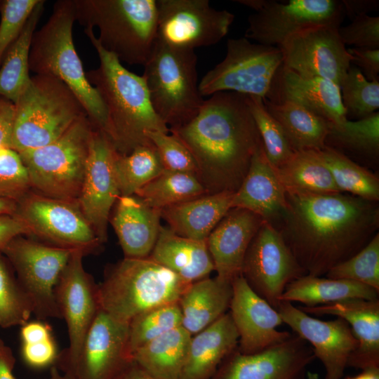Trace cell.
Instances as JSON below:
<instances>
[{"label":"cell","mask_w":379,"mask_h":379,"mask_svg":"<svg viewBox=\"0 0 379 379\" xmlns=\"http://www.w3.org/2000/svg\"><path fill=\"white\" fill-rule=\"evenodd\" d=\"M276 228L307 274L322 277L353 256L377 234L378 201L338 192L286 193Z\"/></svg>","instance_id":"1"},{"label":"cell","mask_w":379,"mask_h":379,"mask_svg":"<svg viewBox=\"0 0 379 379\" xmlns=\"http://www.w3.org/2000/svg\"><path fill=\"white\" fill-rule=\"evenodd\" d=\"M192 154L208 194L235 192L262 146L246 95L218 92L188 123L170 128Z\"/></svg>","instance_id":"2"},{"label":"cell","mask_w":379,"mask_h":379,"mask_svg":"<svg viewBox=\"0 0 379 379\" xmlns=\"http://www.w3.org/2000/svg\"><path fill=\"white\" fill-rule=\"evenodd\" d=\"M99 57L98 67L86 72L88 82L99 94L106 109L107 135L120 154L150 142L148 131L169 132L154 112L145 77L127 69L99 44L92 29H84Z\"/></svg>","instance_id":"3"},{"label":"cell","mask_w":379,"mask_h":379,"mask_svg":"<svg viewBox=\"0 0 379 379\" xmlns=\"http://www.w3.org/2000/svg\"><path fill=\"white\" fill-rule=\"evenodd\" d=\"M75 21L74 0H59L54 4L48 20L33 34L29 72L50 74L62 81L79 99L93 125L107 134L106 109L97 91L88 82L74 45Z\"/></svg>","instance_id":"4"},{"label":"cell","mask_w":379,"mask_h":379,"mask_svg":"<svg viewBox=\"0 0 379 379\" xmlns=\"http://www.w3.org/2000/svg\"><path fill=\"white\" fill-rule=\"evenodd\" d=\"M76 21L99 30L100 46L121 62L143 65L157 41V0H74Z\"/></svg>","instance_id":"5"},{"label":"cell","mask_w":379,"mask_h":379,"mask_svg":"<svg viewBox=\"0 0 379 379\" xmlns=\"http://www.w3.org/2000/svg\"><path fill=\"white\" fill-rule=\"evenodd\" d=\"M190 284L149 257L124 258L98 286L99 307L115 320L129 324L148 310L178 302Z\"/></svg>","instance_id":"6"},{"label":"cell","mask_w":379,"mask_h":379,"mask_svg":"<svg viewBox=\"0 0 379 379\" xmlns=\"http://www.w3.org/2000/svg\"><path fill=\"white\" fill-rule=\"evenodd\" d=\"M15 109L12 149L17 152L50 144L87 115L72 90L50 74L32 76Z\"/></svg>","instance_id":"7"},{"label":"cell","mask_w":379,"mask_h":379,"mask_svg":"<svg viewBox=\"0 0 379 379\" xmlns=\"http://www.w3.org/2000/svg\"><path fill=\"white\" fill-rule=\"evenodd\" d=\"M95 128L85 115L50 144L18 152L27 168L32 190L78 202Z\"/></svg>","instance_id":"8"},{"label":"cell","mask_w":379,"mask_h":379,"mask_svg":"<svg viewBox=\"0 0 379 379\" xmlns=\"http://www.w3.org/2000/svg\"><path fill=\"white\" fill-rule=\"evenodd\" d=\"M197 64L194 51L171 48L157 40L144 65L151 104L169 129L190 121L204 103Z\"/></svg>","instance_id":"9"},{"label":"cell","mask_w":379,"mask_h":379,"mask_svg":"<svg viewBox=\"0 0 379 379\" xmlns=\"http://www.w3.org/2000/svg\"><path fill=\"white\" fill-rule=\"evenodd\" d=\"M18 236L1 251L39 320L62 319L55 287L73 250Z\"/></svg>","instance_id":"10"},{"label":"cell","mask_w":379,"mask_h":379,"mask_svg":"<svg viewBox=\"0 0 379 379\" xmlns=\"http://www.w3.org/2000/svg\"><path fill=\"white\" fill-rule=\"evenodd\" d=\"M283 57L276 46L251 42L244 37L230 39L225 58L199 83L202 96L230 91L265 98Z\"/></svg>","instance_id":"11"},{"label":"cell","mask_w":379,"mask_h":379,"mask_svg":"<svg viewBox=\"0 0 379 379\" xmlns=\"http://www.w3.org/2000/svg\"><path fill=\"white\" fill-rule=\"evenodd\" d=\"M255 11L248 18L244 37L255 43L278 47L291 34L319 25H340L345 15L342 1L238 0Z\"/></svg>","instance_id":"12"},{"label":"cell","mask_w":379,"mask_h":379,"mask_svg":"<svg viewBox=\"0 0 379 379\" xmlns=\"http://www.w3.org/2000/svg\"><path fill=\"white\" fill-rule=\"evenodd\" d=\"M14 215L26 225L29 236L37 237L51 245L79 251L86 255L102 244L78 202L51 198L31 190L17 201Z\"/></svg>","instance_id":"13"},{"label":"cell","mask_w":379,"mask_h":379,"mask_svg":"<svg viewBox=\"0 0 379 379\" xmlns=\"http://www.w3.org/2000/svg\"><path fill=\"white\" fill-rule=\"evenodd\" d=\"M157 40L177 49L194 51L218 43L234 15L217 10L208 0H157Z\"/></svg>","instance_id":"14"},{"label":"cell","mask_w":379,"mask_h":379,"mask_svg":"<svg viewBox=\"0 0 379 379\" xmlns=\"http://www.w3.org/2000/svg\"><path fill=\"white\" fill-rule=\"evenodd\" d=\"M79 251L72 252L55 287V298L67 328L69 345L59 353L55 366L63 373L74 364L100 307L98 285L85 270Z\"/></svg>","instance_id":"15"},{"label":"cell","mask_w":379,"mask_h":379,"mask_svg":"<svg viewBox=\"0 0 379 379\" xmlns=\"http://www.w3.org/2000/svg\"><path fill=\"white\" fill-rule=\"evenodd\" d=\"M306 274L280 232L265 221L252 239L243 263L241 275L249 286L277 310L286 287Z\"/></svg>","instance_id":"16"},{"label":"cell","mask_w":379,"mask_h":379,"mask_svg":"<svg viewBox=\"0 0 379 379\" xmlns=\"http://www.w3.org/2000/svg\"><path fill=\"white\" fill-rule=\"evenodd\" d=\"M337 25L305 27L288 36L281 45L282 64L296 74L322 78L340 86L352 60Z\"/></svg>","instance_id":"17"},{"label":"cell","mask_w":379,"mask_h":379,"mask_svg":"<svg viewBox=\"0 0 379 379\" xmlns=\"http://www.w3.org/2000/svg\"><path fill=\"white\" fill-rule=\"evenodd\" d=\"M277 310L284 324L310 345L324 367V379H343L349 358L358 346L350 325L339 317L316 319L289 302H281Z\"/></svg>","instance_id":"18"},{"label":"cell","mask_w":379,"mask_h":379,"mask_svg":"<svg viewBox=\"0 0 379 379\" xmlns=\"http://www.w3.org/2000/svg\"><path fill=\"white\" fill-rule=\"evenodd\" d=\"M116 153L107 135L95 128L78 203L102 244L107 239L111 209L120 196L114 169Z\"/></svg>","instance_id":"19"},{"label":"cell","mask_w":379,"mask_h":379,"mask_svg":"<svg viewBox=\"0 0 379 379\" xmlns=\"http://www.w3.org/2000/svg\"><path fill=\"white\" fill-rule=\"evenodd\" d=\"M226 359L216 379H305L316 359L310 345L293 332L261 352L246 354L236 349Z\"/></svg>","instance_id":"20"},{"label":"cell","mask_w":379,"mask_h":379,"mask_svg":"<svg viewBox=\"0 0 379 379\" xmlns=\"http://www.w3.org/2000/svg\"><path fill=\"white\" fill-rule=\"evenodd\" d=\"M129 324L100 309L72 366L65 374L74 379H113L130 361L126 354Z\"/></svg>","instance_id":"21"},{"label":"cell","mask_w":379,"mask_h":379,"mask_svg":"<svg viewBox=\"0 0 379 379\" xmlns=\"http://www.w3.org/2000/svg\"><path fill=\"white\" fill-rule=\"evenodd\" d=\"M232 296L230 314L239 334L241 354H254L273 346L291 333L281 331L283 324L278 311L260 297L240 274L232 281Z\"/></svg>","instance_id":"22"},{"label":"cell","mask_w":379,"mask_h":379,"mask_svg":"<svg viewBox=\"0 0 379 379\" xmlns=\"http://www.w3.org/2000/svg\"><path fill=\"white\" fill-rule=\"evenodd\" d=\"M271 102H291L303 107L329 124L347 120L340 87L322 78L302 77L281 64L265 98Z\"/></svg>","instance_id":"23"},{"label":"cell","mask_w":379,"mask_h":379,"mask_svg":"<svg viewBox=\"0 0 379 379\" xmlns=\"http://www.w3.org/2000/svg\"><path fill=\"white\" fill-rule=\"evenodd\" d=\"M264 222L258 215L244 208L228 211L206 239L216 277L232 282L241 274L247 249Z\"/></svg>","instance_id":"24"},{"label":"cell","mask_w":379,"mask_h":379,"mask_svg":"<svg viewBox=\"0 0 379 379\" xmlns=\"http://www.w3.org/2000/svg\"><path fill=\"white\" fill-rule=\"evenodd\" d=\"M308 314L333 315L344 319L358 341L347 368L360 371L379 368V299H350L332 304L298 306Z\"/></svg>","instance_id":"25"},{"label":"cell","mask_w":379,"mask_h":379,"mask_svg":"<svg viewBox=\"0 0 379 379\" xmlns=\"http://www.w3.org/2000/svg\"><path fill=\"white\" fill-rule=\"evenodd\" d=\"M232 208L250 211L272 226L285 211L286 192L263 146L254 154L246 175L234 193Z\"/></svg>","instance_id":"26"},{"label":"cell","mask_w":379,"mask_h":379,"mask_svg":"<svg viewBox=\"0 0 379 379\" xmlns=\"http://www.w3.org/2000/svg\"><path fill=\"white\" fill-rule=\"evenodd\" d=\"M161 210L136 195L119 196L110 218L125 258L149 256L159 233Z\"/></svg>","instance_id":"27"},{"label":"cell","mask_w":379,"mask_h":379,"mask_svg":"<svg viewBox=\"0 0 379 379\" xmlns=\"http://www.w3.org/2000/svg\"><path fill=\"white\" fill-rule=\"evenodd\" d=\"M192 335L180 379H206L238 345L239 334L230 312Z\"/></svg>","instance_id":"28"},{"label":"cell","mask_w":379,"mask_h":379,"mask_svg":"<svg viewBox=\"0 0 379 379\" xmlns=\"http://www.w3.org/2000/svg\"><path fill=\"white\" fill-rule=\"evenodd\" d=\"M149 257L191 284L215 270L206 241L180 236L168 227L161 226Z\"/></svg>","instance_id":"29"},{"label":"cell","mask_w":379,"mask_h":379,"mask_svg":"<svg viewBox=\"0 0 379 379\" xmlns=\"http://www.w3.org/2000/svg\"><path fill=\"white\" fill-rule=\"evenodd\" d=\"M234 192L205 194L161 210V216L177 234L206 241L230 209Z\"/></svg>","instance_id":"30"},{"label":"cell","mask_w":379,"mask_h":379,"mask_svg":"<svg viewBox=\"0 0 379 379\" xmlns=\"http://www.w3.org/2000/svg\"><path fill=\"white\" fill-rule=\"evenodd\" d=\"M232 296V282L218 277L192 283L178 302L182 326L192 335L202 331L227 313Z\"/></svg>","instance_id":"31"},{"label":"cell","mask_w":379,"mask_h":379,"mask_svg":"<svg viewBox=\"0 0 379 379\" xmlns=\"http://www.w3.org/2000/svg\"><path fill=\"white\" fill-rule=\"evenodd\" d=\"M350 299L376 300L379 292L356 281L306 274L286 287L280 302H298L305 307H315Z\"/></svg>","instance_id":"32"},{"label":"cell","mask_w":379,"mask_h":379,"mask_svg":"<svg viewBox=\"0 0 379 379\" xmlns=\"http://www.w3.org/2000/svg\"><path fill=\"white\" fill-rule=\"evenodd\" d=\"M191 338L179 326L139 348L131 361L157 379H180Z\"/></svg>","instance_id":"33"},{"label":"cell","mask_w":379,"mask_h":379,"mask_svg":"<svg viewBox=\"0 0 379 379\" xmlns=\"http://www.w3.org/2000/svg\"><path fill=\"white\" fill-rule=\"evenodd\" d=\"M262 100L295 152L319 150L325 147L328 123L324 119L291 102L276 104L266 98Z\"/></svg>","instance_id":"34"},{"label":"cell","mask_w":379,"mask_h":379,"mask_svg":"<svg viewBox=\"0 0 379 379\" xmlns=\"http://www.w3.org/2000/svg\"><path fill=\"white\" fill-rule=\"evenodd\" d=\"M275 171L286 194H322L340 192L328 168L315 150L295 152Z\"/></svg>","instance_id":"35"},{"label":"cell","mask_w":379,"mask_h":379,"mask_svg":"<svg viewBox=\"0 0 379 379\" xmlns=\"http://www.w3.org/2000/svg\"><path fill=\"white\" fill-rule=\"evenodd\" d=\"M45 1L39 0L20 34L6 53L0 67V96L14 104L30 82L29 56L36 27L43 15Z\"/></svg>","instance_id":"36"},{"label":"cell","mask_w":379,"mask_h":379,"mask_svg":"<svg viewBox=\"0 0 379 379\" xmlns=\"http://www.w3.org/2000/svg\"><path fill=\"white\" fill-rule=\"evenodd\" d=\"M325 146L369 164L376 165L379 159L378 111L357 121L347 119L333 125L328 124Z\"/></svg>","instance_id":"37"},{"label":"cell","mask_w":379,"mask_h":379,"mask_svg":"<svg viewBox=\"0 0 379 379\" xmlns=\"http://www.w3.org/2000/svg\"><path fill=\"white\" fill-rule=\"evenodd\" d=\"M208 194L194 173L164 170L135 195L147 205L162 210Z\"/></svg>","instance_id":"38"},{"label":"cell","mask_w":379,"mask_h":379,"mask_svg":"<svg viewBox=\"0 0 379 379\" xmlns=\"http://www.w3.org/2000/svg\"><path fill=\"white\" fill-rule=\"evenodd\" d=\"M315 151L340 192L371 201H379V179L374 173L327 146Z\"/></svg>","instance_id":"39"},{"label":"cell","mask_w":379,"mask_h":379,"mask_svg":"<svg viewBox=\"0 0 379 379\" xmlns=\"http://www.w3.org/2000/svg\"><path fill=\"white\" fill-rule=\"evenodd\" d=\"M114 169L120 196L134 195L165 170L151 142L135 147L128 154L117 152Z\"/></svg>","instance_id":"40"},{"label":"cell","mask_w":379,"mask_h":379,"mask_svg":"<svg viewBox=\"0 0 379 379\" xmlns=\"http://www.w3.org/2000/svg\"><path fill=\"white\" fill-rule=\"evenodd\" d=\"M182 326V314L178 302L148 310L129 323L126 354L128 361L141 347L161 335Z\"/></svg>","instance_id":"41"},{"label":"cell","mask_w":379,"mask_h":379,"mask_svg":"<svg viewBox=\"0 0 379 379\" xmlns=\"http://www.w3.org/2000/svg\"><path fill=\"white\" fill-rule=\"evenodd\" d=\"M339 87L347 119L358 120L378 112L379 81H368L359 67L350 65Z\"/></svg>","instance_id":"42"},{"label":"cell","mask_w":379,"mask_h":379,"mask_svg":"<svg viewBox=\"0 0 379 379\" xmlns=\"http://www.w3.org/2000/svg\"><path fill=\"white\" fill-rule=\"evenodd\" d=\"M6 258L0 252V326H22L33 314L31 303Z\"/></svg>","instance_id":"43"},{"label":"cell","mask_w":379,"mask_h":379,"mask_svg":"<svg viewBox=\"0 0 379 379\" xmlns=\"http://www.w3.org/2000/svg\"><path fill=\"white\" fill-rule=\"evenodd\" d=\"M247 97L265 156L274 168H278L286 161L295 151L280 124L267 110L262 98L255 95Z\"/></svg>","instance_id":"44"},{"label":"cell","mask_w":379,"mask_h":379,"mask_svg":"<svg viewBox=\"0 0 379 379\" xmlns=\"http://www.w3.org/2000/svg\"><path fill=\"white\" fill-rule=\"evenodd\" d=\"M20 335L21 356L26 365L35 369L55 365L59 353L48 324L27 321L21 326Z\"/></svg>","instance_id":"45"},{"label":"cell","mask_w":379,"mask_h":379,"mask_svg":"<svg viewBox=\"0 0 379 379\" xmlns=\"http://www.w3.org/2000/svg\"><path fill=\"white\" fill-rule=\"evenodd\" d=\"M325 277L361 283L379 292V234L353 256L331 269Z\"/></svg>","instance_id":"46"},{"label":"cell","mask_w":379,"mask_h":379,"mask_svg":"<svg viewBox=\"0 0 379 379\" xmlns=\"http://www.w3.org/2000/svg\"><path fill=\"white\" fill-rule=\"evenodd\" d=\"M32 190L29 175L19 154L0 147V198L19 201Z\"/></svg>","instance_id":"47"},{"label":"cell","mask_w":379,"mask_h":379,"mask_svg":"<svg viewBox=\"0 0 379 379\" xmlns=\"http://www.w3.org/2000/svg\"><path fill=\"white\" fill-rule=\"evenodd\" d=\"M168 133L152 131L146 133L157 150L164 169L197 175V164L192 154L180 139Z\"/></svg>","instance_id":"48"},{"label":"cell","mask_w":379,"mask_h":379,"mask_svg":"<svg viewBox=\"0 0 379 379\" xmlns=\"http://www.w3.org/2000/svg\"><path fill=\"white\" fill-rule=\"evenodd\" d=\"M39 0H4L0 3V67Z\"/></svg>","instance_id":"49"},{"label":"cell","mask_w":379,"mask_h":379,"mask_svg":"<svg viewBox=\"0 0 379 379\" xmlns=\"http://www.w3.org/2000/svg\"><path fill=\"white\" fill-rule=\"evenodd\" d=\"M338 34L345 45L379 49V18L368 14L358 15L349 25L340 27Z\"/></svg>","instance_id":"50"},{"label":"cell","mask_w":379,"mask_h":379,"mask_svg":"<svg viewBox=\"0 0 379 379\" xmlns=\"http://www.w3.org/2000/svg\"><path fill=\"white\" fill-rule=\"evenodd\" d=\"M347 51L352 57L351 64L359 67L368 81H379V49L354 47Z\"/></svg>","instance_id":"51"},{"label":"cell","mask_w":379,"mask_h":379,"mask_svg":"<svg viewBox=\"0 0 379 379\" xmlns=\"http://www.w3.org/2000/svg\"><path fill=\"white\" fill-rule=\"evenodd\" d=\"M15 104L0 96V147L12 148Z\"/></svg>","instance_id":"52"},{"label":"cell","mask_w":379,"mask_h":379,"mask_svg":"<svg viewBox=\"0 0 379 379\" xmlns=\"http://www.w3.org/2000/svg\"><path fill=\"white\" fill-rule=\"evenodd\" d=\"M29 235L26 225L14 215H0V252L13 238Z\"/></svg>","instance_id":"53"},{"label":"cell","mask_w":379,"mask_h":379,"mask_svg":"<svg viewBox=\"0 0 379 379\" xmlns=\"http://www.w3.org/2000/svg\"><path fill=\"white\" fill-rule=\"evenodd\" d=\"M15 364L11 349L0 338V379H16L13 374Z\"/></svg>","instance_id":"54"},{"label":"cell","mask_w":379,"mask_h":379,"mask_svg":"<svg viewBox=\"0 0 379 379\" xmlns=\"http://www.w3.org/2000/svg\"><path fill=\"white\" fill-rule=\"evenodd\" d=\"M345 14H347L351 20L360 14H367L368 12L378 10L379 1L375 0H348L342 1Z\"/></svg>","instance_id":"55"},{"label":"cell","mask_w":379,"mask_h":379,"mask_svg":"<svg viewBox=\"0 0 379 379\" xmlns=\"http://www.w3.org/2000/svg\"><path fill=\"white\" fill-rule=\"evenodd\" d=\"M113 379H157L141 368L135 362L130 361L119 371Z\"/></svg>","instance_id":"56"},{"label":"cell","mask_w":379,"mask_h":379,"mask_svg":"<svg viewBox=\"0 0 379 379\" xmlns=\"http://www.w3.org/2000/svg\"><path fill=\"white\" fill-rule=\"evenodd\" d=\"M17 208V201L8 199L0 198V215H14Z\"/></svg>","instance_id":"57"},{"label":"cell","mask_w":379,"mask_h":379,"mask_svg":"<svg viewBox=\"0 0 379 379\" xmlns=\"http://www.w3.org/2000/svg\"><path fill=\"white\" fill-rule=\"evenodd\" d=\"M343 379H379V368L364 369L357 375L347 376Z\"/></svg>","instance_id":"58"},{"label":"cell","mask_w":379,"mask_h":379,"mask_svg":"<svg viewBox=\"0 0 379 379\" xmlns=\"http://www.w3.org/2000/svg\"><path fill=\"white\" fill-rule=\"evenodd\" d=\"M48 379H74L73 378L62 373L56 366H53L50 368Z\"/></svg>","instance_id":"59"},{"label":"cell","mask_w":379,"mask_h":379,"mask_svg":"<svg viewBox=\"0 0 379 379\" xmlns=\"http://www.w3.org/2000/svg\"><path fill=\"white\" fill-rule=\"evenodd\" d=\"M0 3H1V1H0Z\"/></svg>","instance_id":"60"}]
</instances>
